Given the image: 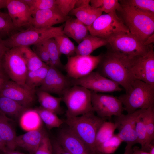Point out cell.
I'll return each instance as SVG.
<instances>
[{"label":"cell","instance_id":"d6a6232c","mask_svg":"<svg viewBox=\"0 0 154 154\" xmlns=\"http://www.w3.org/2000/svg\"><path fill=\"white\" fill-rule=\"evenodd\" d=\"M28 71L37 70L46 64L42 62L29 46L19 47Z\"/></svg>","mask_w":154,"mask_h":154},{"label":"cell","instance_id":"816d5d0a","mask_svg":"<svg viewBox=\"0 0 154 154\" xmlns=\"http://www.w3.org/2000/svg\"><path fill=\"white\" fill-rule=\"evenodd\" d=\"M6 146L0 137V151H3L6 149Z\"/></svg>","mask_w":154,"mask_h":154},{"label":"cell","instance_id":"ffe728a7","mask_svg":"<svg viewBox=\"0 0 154 154\" xmlns=\"http://www.w3.org/2000/svg\"><path fill=\"white\" fill-rule=\"evenodd\" d=\"M47 134L42 127L27 131L17 136L15 141L17 147L22 148L29 152V154H33Z\"/></svg>","mask_w":154,"mask_h":154},{"label":"cell","instance_id":"f6af8a7d","mask_svg":"<svg viewBox=\"0 0 154 154\" xmlns=\"http://www.w3.org/2000/svg\"><path fill=\"white\" fill-rule=\"evenodd\" d=\"M90 0H76L74 9L82 7L90 4Z\"/></svg>","mask_w":154,"mask_h":154},{"label":"cell","instance_id":"6da1fadb","mask_svg":"<svg viewBox=\"0 0 154 154\" xmlns=\"http://www.w3.org/2000/svg\"><path fill=\"white\" fill-rule=\"evenodd\" d=\"M136 57L125 56L107 50L106 53H102L96 72L121 86L126 93L135 80L131 69Z\"/></svg>","mask_w":154,"mask_h":154},{"label":"cell","instance_id":"5b68a950","mask_svg":"<svg viewBox=\"0 0 154 154\" xmlns=\"http://www.w3.org/2000/svg\"><path fill=\"white\" fill-rule=\"evenodd\" d=\"M120 17L130 32L143 43L154 32V15L144 13L121 5Z\"/></svg>","mask_w":154,"mask_h":154},{"label":"cell","instance_id":"f907efd6","mask_svg":"<svg viewBox=\"0 0 154 154\" xmlns=\"http://www.w3.org/2000/svg\"><path fill=\"white\" fill-rule=\"evenodd\" d=\"M3 154H25L21 152L15 151V150H13L9 149L7 148L3 152Z\"/></svg>","mask_w":154,"mask_h":154},{"label":"cell","instance_id":"603a6c76","mask_svg":"<svg viewBox=\"0 0 154 154\" xmlns=\"http://www.w3.org/2000/svg\"><path fill=\"white\" fill-rule=\"evenodd\" d=\"M107 40L91 35L90 34L76 47V55H90L94 50L101 46H106Z\"/></svg>","mask_w":154,"mask_h":154},{"label":"cell","instance_id":"11a10c76","mask_svg":"<svg viewBox=\"0 0 154 154\" xmlns=\"http://www.w3.org/2000/svg\"><path fill=\"white\" fill-rule=\"evenodd\" d=\"M7 80H8L7 78L0 77V89L4 83Z\"/></svg>","mask_w":154,"mask_h":154},{"label":"cell","instance_id":"d6986e66","mask_svg":"<svg viewBox=\"0 0 154 154\" xmlns=\"http://www.w3.org/2000/svg\"><path fill=\"white\" fill-rule=\"evenodd\" d=\"M56 140L64 149L71 154H92L85 143L68 128L60 131Z\"/></svg>","mask_w":154,"mask_h":154},{"label":"cell","instance_id":"7c38bea8","mask_svg":"<svg viewBox=\"0 0 154 154\" xmlns=\"http://www.w3.org/2000/svg\"><path fill=\"white\" fill-rule=\"evenodd\" d=\"M71 79L73 86H82L95 92H111L121 91L122 90L117 84L102 76L96 71H92L80 78Z\"/></svg>","mask_w":154,"mask_h":154},{"label":"cell","instance_id":"836d02e7","mask_svg":"<svg viewBox=\"0 0 154 154\" xmlns=\"http://www.w3.org/2000/svg\"><path fill=\"white\" fill-rule=\"evenodd\" d=\"M116 129V125L114 123L104 121L96 134L95 140L96 149L98 145L111 138L114 134V132Z\"/></svg>","mask_w":154,"mask_h":154},{"label":"cell","instance_id":"d590c367","mask_svg":"<svg viewBox=\"0 0 154 154\" xmlns=\"http://www.w3.org/2000/svg\"><path fill=\"white\" fill-rule=\"evenodd\" d=\"M20 30L14 26L8 13L0 11V37L7 38Z\"/></svg>","mask_w":154,"mask_h":154},{"label":"cell","instance_id":"8fae6325","mask_svg":"<svg viewBox=\"0 0 154 154\" xmlns=\"http://www.w3.org/2000/svg\"><path fill=\"white\" fill-rule=\"evenodd\" d=\"M91 92L93 111L97 116L106 119L122 114L124 110L123 106L117 97L92 91Z\"/></svg>","mask_w":154,"mask_h":154},{"label":"cell","instance_id":"5bb4252c","mask_svg":"<svg viewBox=\"0 0 154 154\" xmlns=\"http://www.w3.org/2000/svg\"><path fill=\"white\" fill-rule=\"evenodd\" d=\"M131 71L134 79L154 86V52L153 44L145 54L136 57Z\"/></svg>","mask_w":154,"mask_h":154},{"label":"cell","instance_id":"c3c4849f","mask_svg":"<svg viewBox=\"0 0 154 154\" xmlns=\"http://www.w3.org/2000/svg\"><path fill=\"white\" fill-rule=\"evenodd\" d=\"M132 154H149L148 153L141 150L137 146H135L132 148Z\"/></svg>","mask_w":154,"mask_h":154},{"label":"cell","instance_id":"8992f818","mask_svg":"<svg viewBox=\"0 0 154 154\" xmlns=\"http://www.w3.org/2000/svg\"><path fill=\"white\" fill-rule=\"evenodd\" d=\"M108 50L125 56L137 57L146 54L151 44L145 46L130 32L117 33L107 40Z\"/></svg>","mask_w":154,"mask_h":154},{"label":"cell","instance_id":"681fc988","mask_svg":"<svg viewBox=\"0 0 154 154\" xmlns=\"http://www.w3.org/2000/svg\"><path fill=\"white\" fill-rule=\"evenodd\" d=\"M154 42V33L149 36L143 43V44L145 46H148L153 44Z\"/></svg>","mask_w":154,"mask_h":154},{"label":"cell","instance_id":"ac0fdd59","mask_svg":"<svg viewBox=\"0 0 154 154\" xmlns=\"http://www.w3.org/2000/svg\"><path fill=\"white\" fill-rule=\"evenodd\" d=\"M31 26L42 28L52 27L54 25L66 22L71 17L64 16L55 8L37 11L32 14Z\"/></svg>","mask_w":154,"mask_h":154},{"label":"cell","instance_id":"4dcf8cb0","mask_svg":"<svg viewBox=\"0 0 154 154\" xmlns=\"http://www.w3.org/2000/svg\"><path fill=\"white\" fill-rule=\"evenodd\" d=\"M145 125L147 135L148 151L150 145L154 139V106L144 109L141 116Z\"/></svg>","mask_w":154,"mask_h":154},{"label":"cell","instance_id":"2e32d148","mask_svg":"<svg viewBox=\"0 0 154 154\" xmlns=\"http://www.w3.org/2000/svg\"><path fill=\"white\" fill-rule=\"evenodd\" d=\"M72 86L70 78L64 75L55 67L50 66L45 79L39 89L61 97Z\"/></svg>","mask_w":154,"mask_h":154},{"label":"cell","instance_id":"4fadbf2b","mask_svg":"<svg viewBox=\"0 0 154 154\" xmlns=\"http://www.w3.org/2000/svg\"><path fill=\"white\" fill-rule=\"evenodd\" d=\"M35 89L25 84L21 85L12 80H7L0 89V96L8 98L28 108L35 100Z\"/></svg>","mask_w":154,"mask_h":154},{"label":"cell","instance_id":"9c48e42d","mask_svg":"<svg viewBox=\"0 0 154 154\" xmlns=\"http://www.w3.org/2000/svg\"><path fill=\"white\" fill-rule=\"evenodd\" d=\"M3 66L12 81L20 85L25 84L28 70L19 47L11 48L5 52L3 58Z\"/></svg>","mask_w":154,"mask_h":154},{"label":"cell","instance_id":"74e56055","mask_svg":"<svg viewBox=\"0 0 154 154\" xmlns=\"http://www.w3.org/2000/svg\"><path fill=\"white\" fill-rule=\"evenodd\" d=\"M143 112L136 121L135 131L138 143L141 146L140 149L147 152L148 138L145 127L141 117Z\"/></svg>","mask_w":154,"mask_h":154},{"label":"cell","instance_id":"7dc6e473","mask_svg":"<svg viewBox=\"0 0 154 154\" xmlns=\"http://www.w3.org/2000/svg\"><path fill=\"white\" fill-rule=\"evenodd\" d=\"M9 49L5 46L3 39L0 37V56L3 54L6 51Z\"/></svg>","mask_w":154,"mask_h":154},{"label":"cell","instance_id":"ee69618b","mask_svg":"<svg viewBox=\"0 0 154 154\" xmlns=\"http://www.w3.org/2000/svg\"><path fill=\"white\" fill-rule=\"evenodd\" d=\"M53 154H71L64 149L57 140L52 142Z\"/></svg>","mask_w":154,"mask_h":154},{"label":"cell","instance_id":"e575fe53","mask_svg":"<svg viewBox=\"0 0 154 154\" xmlns=\"http://www.w3.org/2000/svg\"><path fill=\"white\" fill-rule=\"evenodd\" d=\"M44 42L49 54L50 62L49 66H53L60 70L64 69V66L62 64L60 60V57L61 55L54 38L49 39Z\"/></svg>","mask_w":154,"mask_h":154},{"label":"cell","instance_id":"db71d44e","mask_svg":"<svg viewBox=\"0 0 154 154\" xmlns=\"http://www.w3.org/2000/svg\"><path fill=\"white\" fill-rule=\"evenodd\" d=\"M5 8H7V0H0V10Z\"/></svg>","mask_w":154,"mask_h":154},{"label":"cell","instance_id":"277c9868","mask_svg":"<svg viewBox=\"0 0 154 154\" xmlns=\"http://www.w3.org/2000/svg\"><path fill=\"white\" fill-rule=\"evenodd\" d=\"M64 26L42 28L31 26L16 32L3 39V41L5 46L9 49L34 45L63 33Z\"/></svg>","mask_w":154,"mask_h":154},{"label":"cell","instance_id":"d4e9b609","mask_svg":"<svg viewBox=\"0 0 154 154\" xmlns=\"http://www.w3.org/2000/svg\"><path fill=\"white\" fill-rule=\"evenodd\" d=\"M40 107L52 112L57 114H61L62 112L60 105L62 101L61 97H56L50 94L38 89L36 92Z\"/></svg>","mask_w":154,"mask_h":154},{"label":"cell","instance_id":"7402d4cb","mask_svg":"<svg viewBox=\"0 0 154 154\" xmlns=\"http://www.w3.org/2000/svg\"><path fill=\"white\" fill-rule=\"evenodd\" d=\"M10 118L0 112V137L7 148L14 150L17 147L15 141L17 136Z\"/></svg>","mask_w":154,"mask_h":154},{"label":"cell","instance_id":"8d00e7d4","mask_svg":"<svg viewBox=\"0 0 154 154\" xmlns=\"http://www.w3.org/2000/svg\"><path fill=\"white\" fill-rule=\"evenodd\" d=\"M122 142L117 134H114L110 139L97 146V151L98 154H113Z\"/></svg>","mask_w":154,"mask_h":154},{"label":"cell","instance_id":"1f68e13d","mask_svg":"<svg viewBox=\"0 0 154 154\" xmlns=\"http://www.w3.org/2000/svg\"><path fill=\"white\" fill-rule=\"evenodd\" d=\"M121 5L130 7L138 11L154 15L153 0H119Z\"/></svg>","mask_w":154,"mask_h":154},{"label":"cell","instance_id":"e0dca14e","mask_svg":"<svg viewBox=\"0 0 154 154\" xmlns=\"http://www.w3.org/2000/svg\"><path fill=\"white\" fill-rule=\"evenodd\" d=\"M8 14L14 26L21 30L31 26L32 14L29 7L20 0H7Z\"/></svg>","mask_w":154,"mask_h":154},{"label":"cell","instance_id":"ab89813d","mask_svg":"<svg viewBox=\"0 0 154 154\" xmlns=\"http://www.w3.org/2000/svg\"><path fill=\"white\" fill-rule=\"evenodd\" d=\"M33 51L39 59L49 66L50 62L48 52L44 42L33 45Z\"/></svg>","mask_w":154,"mask_h":154},{"label":"cell","instance_id":"7bdbcfd3","mask_svg":"<svg viewBox=\"0 0 154 154\" xmlns=\"http://www.w3.org/2000/svg\"><path fill=\"white\" fill-rule=\"evenodd\" d=\"M33 154H53L52 142L47 134Z\"/></svg>","mask_w":154,"mask_h":154},{"label":"cell","instance_id":"4316f807","mask_svg":"<svg viewBox=\"0 0 154 154\" xmlns=\"http://www.w3.org/2000/svg\"><path fill=\"white\" fill-rule=\"evenodd\" d=\"M19 118L21 127L27 131L36 129L42 127V121L35 109H27Z\"/></svg>","mask_w":154,"mask_h":154},{"label":"cell","instance_id":"9a60e30c","mask_svg":"<svg viewBox=\"0 0 154 154\" xmlns=\"http://www.w3.org/2000/svg\"><path fill=\"white\" fill-rule=\"evenodd\" d=\"M143 109L137 110L130 114L116 116L114 123L118 131L117 135L122 142L132 147L138 143L135 131L136 121Z\"/></svg>","mask_w":154,"mask_h":154},{"label":"cell","instance_id":"b9f144b4","mask_svg":"<svg viewBox=\"0 0 154 154\" xmlns=\"http://www.w3.org/2000/svg\"><path fill=\"white\" fill-rule=\"evenodd\" d=\"M99 8L107 14L116 11H119L121 7L118 0H102L101 6Z\"/></svg>","mask_w":154,"mask_h":154},{"label":"cell","instance_id":"bcb514c9","mask_svg":"<svg viewBox=\"0 0 154 154\" xmlns=\"http://www.w3.org/2000/svg\"><path fill=\"white\" fill-rule=\"evenodd\" d=\"M4 54L0 56V77L8 78V77L6 74L3 66V58Z\"/></svg>","mask_w":154,"mask_h":154},{"label":"cell","instance_id":"7a4b0ae2","mask_svg":"<svg viewBox=\"0 0 154 154\" xmlns=\"http://www.w3.org/2000/svg\"><path fill=\"white\" fill-rule=\"evenodd\" d=\"M66 116L69 129L85 143L92 154H98L95 146L96 137L106 119L95 115L93 111L78 116Z\"/></svg>","mask_w":154,"mask_h":154},{"label":"cell","instance_id":"3957f363","mask_svg":"<svg viewBox=\"0 0 154 154\" xmlns=\"http://www.w3.org/2000/svg\"><path fill=\"white\" fill-rule=\"evenodd\" d=\"M117 98L127 114L147 109L154 106V86L135 79L129 91Z\"/></svg>","mask_w":154,"mask_h":154},{"label":"cell","instance_id":"ba28073f","mask_svg":"<svg viewBox=\"0 0 154 154\" xmlns=\"http://www.w3.org/2000/svg\"><path fill=\"white\" fill-rule=\"evenodd\" d=\"M87 27L90 35L106 40L118 32H130L116 12L102 14Z\"/></svg>","mask_w":154,"mask_h":154},{"label":"cell","instance_id":"f35d334b","mask_svg":"<svg viewBox=\"0 0 154 154\" xmlns=\"http://www.w3.org/2000/svg\"><path fill=\"white\" fill-rule=\"evenodd\" d=\"M56 7L55 0H33L29 8L32 14L38 10L53 8Z\"/></svg>","mask_w":154,"mask_h":154},{"label":"cell","instance_id":"f5cc1de1","mask_svg":"<svg viewBox=\"0 0 154 154\" xmlns=\"http://www.w3.org/2000/svg\"><path fill=\"white\" fill-rule=\"evenodd\" d=\"M147 152L149 154H154V145L153 142L150 145Z\"/></svg>","mask_w":154,"mask_h":154},{"label":"cell","instance_id":"83f0119b","mask_svg":"<svg viewBox=\"0 0 154 154\" xmlns=\"http://www.w3.org/2000/svg\"><path fill=\"white\" fill-rule=\"evenodd\" d=\"M49 68V66L46 65L37 70L28 71L25 84L28 86L34 89L37 86H40L45 79Z\"/></svg>","mask_w":154,"mask_h":154},{"label":"cell","instance_id":"484cf974","mask_svg":"<svg viewBox=\"0 0 154 154\" xmlns=\"http://www.w3.org/2000/svg\"><path fill=\"white\" fill-rule=\"evenodd\" d=\"M27 109L11 99L0 96V112L7 117L19 118Z\"/></svg>","mask_w":154,"mask_h":154},{"label":"cell","instance_id":"f1b7e54d","mask_svg":"<svg viewBox=\"0 0 154 154\" xmlns=\"http://www.w3.org/2000/svg\"><path fill=\"white\" fill-rule=\"evenodd\" d=\"M35 109L42 121L50 130L58 128L63 123V121L58 117L56 114L52 112L44 109L40 106L37 107Z\"/></svg>","mask_w":154,"mask_h":154},{"label":"cell","instance_id":"f546056e","mask_svg":"<svg viewBox=\"0 0 154 154\" xmlns=\"http://www.w3.org/2000/svg\"><path fill=\"white\" fill-rule=\"evenodd\" d=\"M60 54H64L67 57L74 56L76 54V46L64 33L54 37Z\"/></svg>","mask_w":154,"mask_h":154},{"label":"cell","instance_id":"52a82bcc","mask_svg":"<svg viewBox=\"0 0 154 154\" xmlns=\"http://www.w3.org/2000/svg\"><path fill=\"white\" fill-rule=\"evenodd\" d=\"M61 97L67 108L66 115L78 116L93 111L91 91L84 87L74 85Z\"/></svg>","mask_w":154,"mask_h":154},{"label":"cell","instance_id":"60d3db41","mask_svg":"<svg viewBox=\"0 0 154 154\" xmlns=\"http://www.w3.org/2000/svg\"><path fill=\"white\" fill-rule=\"evenodd\" d=\"M76 0H55L56 7L64 16L68 17L74 9Z\"/></svg>","mask_w":154,"mask_h":154},{"label":"cell","instance_id":"44dd1931","mask_svg":"<svg viewBox=\"0 0 154 154\" xmlns=\"http://www.w3.org/2000/svg\"><path fill=\"white\" fill-rule=\"evenodd\" d=\"M63 33L79 44L89 34L86 26L77 18H70L66 21L63 29Z\"/></svg>","mask_w":154,"mask_h":154},{"label":"cell","instance_id":"30bf717a","mask_svg":"<svg viewBox=\"0 0 154 154\" xmlns=\"http://www.w3.org/2000/svg\"><path fill=\"white\" fill-rule=\"evenodd\" d=\"M102 56L101 53L96 56L75 55L67 57L64 69L67 76L78 79L87 75L97 68Z\"/></svg>","mask_w":154,"mask_h":154},{"label":"cell","instance_id":"cb8c5ba5","mask_svg":"<svg viewBox=\"0 0 154 154\" xmlns=\"http://www.w3.org/2000/svg\"><path fill=\"white\" fill-rule=\"evenodd\" d=\"M100 8H94L88 4L80 8L74 9L69 14L74 15L87 27L91 25L102 14Z\"/></svg>","mask_w":154,"mask_h":154}]
</instances>
